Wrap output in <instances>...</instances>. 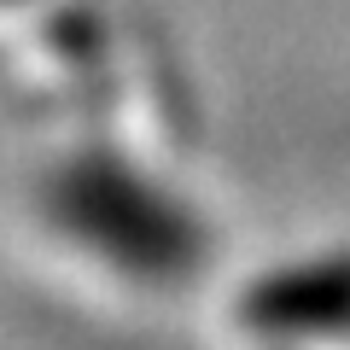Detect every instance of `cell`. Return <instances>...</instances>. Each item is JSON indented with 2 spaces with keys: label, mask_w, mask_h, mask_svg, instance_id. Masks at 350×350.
<instances>
[{
  "label": "cell",
  "mask_w": 350,
  "mask_h": 350,
  "mask_svg": "<svg viewBox=\"0 0 350 350\" xmlns=\"http://www.w3.org/2000/svg\"><path fill=\"white\" fill-rule=\"evenodd\" d=\"M24 6H36V0H0V12H24Z\"/></svg>",
  "instance_id": "obj_3"
},
{
  "label": "cell",
  "mask_w": 350,
  "mask_h": 350,
  "mask_svg": "<svg viewBox=\"0 0 350 350\" xmlns=\"http://www.w3.org/2000/svg\"><path fill=\"white\" fill-rule=\"evenodd\" d=\"M245 333L262 338H333L350 333V257L298 262L280 275H262L239 304Z\"/></svg>",
  "instance_id": "obj_2"
},
{
  "label": "cell",
  "mask_w": 350,
  "mask_h": 350,
  "mask_svg": "<svg viewBox=\"0 0 350 350\" xmlns=\"http://www.w3.org/2000/svg\"><path fill=\"white\" fill-rule=\"evenodd\" d=\"M41 216L70 251L135 286H175L204 262V222L111 146L64 152L41 175Z\"/></svg>",
  "instance_id": "obj_1"
}]
</instances>
